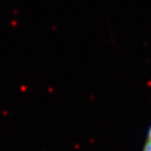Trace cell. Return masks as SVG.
Segmentation results:
<instances>
[{"mask_svg":"<svg viewBox=\"0 0 151 151\" xmlns=\"http://www.w3.org/2000/svg\"><path fill=\"white\" fill-rule=\"evenodd\" d=\"M143 151H151V142L149 140L146 141V144H145V146H144Z\"/></svg>","mask_w":151,"mask_h":151,"instance_id":"cell-1","label":"cell"},{"mask_svg":"<svg viewBox=\"0 0 151 151\" xmlns=\"http://www.w3.org/2000/svg\"><path fill=\"white\" fill-rule=\"evenodd\" d=\"M147 140H149L150 142H151V128L149 129V132H148V139Z\"/></svg>","mask_w":151,"mask_h":151,"instance_id":"cell-2","label":"cell"}]
</instances>
